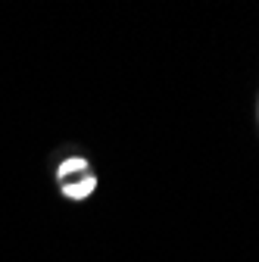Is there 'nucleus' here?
<instances>
[{"label": "nucleus", "mask_w": 259, "mask_h": 262, "mask_svg": "<svg viewBox=\"0 0 259 262\" xmlns=\"http://www.w3.org/2000/svg\"><path fill=\"white\" fill-rule=\"evenodd\" d=\"M88 169V159H81V156H72V159H66V162H62V166L56 169V175L59 178H66L69 172H84Z\"/></svg>", "instance_id": "2"}, {"label": "nucleus", "mask_w": 259, "mask_h": 262, "mask_svg": "<svg viewBox=\"0 0 259 262\" xmlns=\"http://www.w3.org/2000/svg\"><path fill=\"white\" fill-rule=\"evenodd\" d=\"M94 187H97V178L88 175V178H81V181H75V184H62V193L72 196V200H84V196H88Z\"/></svg>", "instance_id": "1"}]
</instances>
